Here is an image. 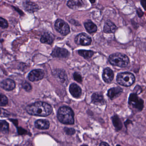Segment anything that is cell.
<instances>
[{
  "mask_svg": "<svg viewBox=\"0 0 146 146\" xmlns=\"http://www.w3.org/2000/svg\"><path fill=\"white\" fill-rule=\"evenodd\" d=\"M116 80L119 85L128 87L135 83V78L134 75L130 72H120L118 74Z\"/></svg>",
  "mask_w": 146,
  "mask_h": 146,
  "instance_id": "277c9868",
  "label": "cell"
},
{
  "mask_svg": "<svg viewBox=\"0 0 146 146\" xmlns=\"http://www.w3.org/2000/svg\"><path fill=\"white\" fill-rule=\"evenodd\" d=\"M81 146H88V145H85V144H84V145H82Z\"/></svg>",
  "mask_w": 146,
  "mask_h": 146,
  "instance_id": "8d00e7d4",
  "label": "cell"
},
{
  "mask_svg": "<svg viewBox=\"0 0 146 146\" xmlns=\"http://www.w3.org/2000/svg\"><path fill=\"white\" fill-rule=\"evenodd\" d=\"M116 146H121V145H120V144H117L116 145Z\"/></svg>",
  "mask_w": 146,
  "mask_h": 146,
  "instance_id": "d590c367",
  "label": "cell"
},
{
  "mask_svg": "<svg viewBox=\"0 0 146 146\" xmlns=\"http://www.w3.org/2000/svg\"><path fill=\"white\" fill-rule=\"evenodd\" d=\"M23 6L25 11L30 13L35 12L39 10L38 5L31 1H25Z\"/></svg>",
  "mask_w": 146,
  "mask_h": 146,
  "instance_id": "9a60e30c",
  "label": "cell"
},
{
  "mask_svg": "<svg viewBox=\"0 0 146 146\" xmlns=\"http://www.w3.org/2000/svg\"><path fill=\"white\" fill-rule=\"evenodd\" d=\"M117 29V26L112 22L108 20L105 22L103 31L106 34H111L115 33Z\"/></svg>",
  "mask_w": 146,
  "mask_h": 146,
  "instance_id": "e0dca14e",
  "label": "cell"
},
{
  "mask_svg": "<svg viewBox=\"0 0 146 146\" xmlns=\"http://www.w3.org/2000/svg\"><path fill=\"white\" fill-rule=\"evenodd\" d=\"M74 112L71 108L68 106L61 107L58 112V119L64 124H73L74 122Z\"/></svg>",
  "mask_w": 146,
  "mask_h": 146,
  "instance_id": "7a4b0ae2",
  "label": "cell"
},
{
  "mask_svg": "<svg viewBox=\"0 0 146 146\" xmlns=\"http://www.w3.org/2000/svg\"><path fill=\"white\" fill-rule=\"evenodd\" d=\"M137 15H138V17L140 18L141 17H142L143 15V12L141 11V9H138V10L137 11Z\"/></svg>",
  "mask_w": 146,
  "mask_h": 146,
  "instance_id": "1f68e13d",
  "label": "cell"
},
{
  "mask_svg": "<svg viewBox=\"0 0 146 146\" xmlns=\"http://www.w3.org/2000/svg\"><path fill=\"white\" fill-rule=\"evenodd\" d=\"M111 120L113 125L116 131H119L122 129L123 127V125L122 121L118 115L114 114L111 117Z\"/></svg>",
  "mask_w": 146,
  "mask_h": 146,
  "instance_id": "2e32d148",
  "label": "cell"
},
{
  "mask_svg": "<svg viewBox=\"0 0 146 146\" xmlns=\"http://www.w3.org/2000/svg\"><path fill=\"white\" fill-rule=\"evenodd\" d=\"M128 103L130 107L138 112L141 111L144 108V101L135 93L130 94Z\"/></svg>",
  "mask_w": 146,
  "mask_h": 146,
  "instance_id": "5b68a950",
  "label": "cell"
},
{
  "mask_svg": "<svg viewBox=\"0 0 146 146\" xmlns=\"http://www.w3.org/2000/svg\"><path fill=\"white\" fill-rule=\"evenodd\" d=\"M35 126L40 129H47L50 126V123L46 119H38L35 123Z\"/></svg>",
  "mask_w": 146,
  "mask_h": 146,
  "instance_id": "ac0fdd59",
  "label": "cell"
},
{
  "mask_svg": "<svg viewBox=\"0 0 146 146\" xmlns=\"http://www.w3.org/2000/svg\"><path fill=\"white\" fill-rule=\"evenodd\" d=\"M84 5V4L83 1L80 0H71L69 1L67 3V6L72 9H76L79 7H82Z\"/></svg>",
  "mask_w": 146,
  "mask_h": 146,
  "instance_id": "d6986e66",
  "label": "cell"
},
{
  "mask_svg": "<svg viewBox=\"0 0 146 146\" xmlns=\"http://www.w3.org/2000/svg\"><path fill=\"white\" fill-rule=\"evenodd\" d=\"M1 86L5 90L11 91L15 88L16 83L13 80L8 78L2 81L1 83Z\"/></svg>",
  "mask_w": 146,
  "mask_h": 146,
  "instance_id": "5bb4252c",
  "label": "cell"
},
{
  "mask_svg": "<svg viewBox=\"0 0 146 146\" xmlns=\"http://www.w3.org/2000/svg\"><path fill=\"white\" fill-rule=\"evenodd\" d=\"M44 71L41 69H36L31 71L28 75V78L31 82H37L44 78Z\"/></svg>",
  "mask_w": 146,
  "mask_h": 146,
  "instance_id": "ba28073f",
  "label": "cell"
},
{
  "mask_svg": "<svg viewBox=\"0 0 146 146\" xmlns=\"http://www.w3.org/2000/svg\"><path fill=\"white\" fill-rule=\"evenodd\" d=\"M129 124H133V121L129 119H128L124 122V125L126 129H128V126Z\"/></svg>",
  "mask_w": 146,
  "mask_h": 146,
  "instance_id": "f546056e",
  "label": "cell"
},
{
  "mask_svg": "<svg viewBox=\"0 0 146 146\" xmlns=\"http://www.w3.org/2000/svg\"><path fill=\"white\" fill-rule=\"evenodd\" d=\"M100 146H110V145L106 142H101L100 143Z\"/></svg>",
  "mask_w": 146,
  "mask_h": 146,
  "instance_id": "836d02e7",
  "label": "cell"
},
{
  "mask_svg": "<svg viewBox=\"0 0 146 146\" xmlns=\"http://www.w3.org/2000/svg\"><path fill=\"white\" fill-rule=\"evenodd\" d=\"M91 102L97 106H103L106 104V101L103 95L98 93H94L91 96Z\"/></svg>",
  "mask_w": 146,
  "mask_h": 146,
  "instance_id": "8fae6325",
  "label": "cell"
},
{
  "mask_svg": "<svg viewBox=\"0 0 146 146\" xmlns=\"http://www.w3.org/2000/svg\"><path fill=\"white\" fill-rule=\"evenodd\" d=\"M142 91L141 87L140 85H137L133 89V93H135L137 95H139L142 92Z\"/></svg>",
  "mask_w": 146,
  "mask_h": 146,
  "instance_id": "f1b7e54d",
  "label": "cell"
},
{
  "mask_svg": "<svg viewBox=\"0 0 146 146\" xmlns=\"http://www.w3.org/2000/svg\"><path fill=\"white\" fill-rule=\"evenodd\" d=\"M114 72L109 67L105 68L103 71L102 77L103 80L106 83H110L114 78Z\"/></svg>",
  "mask_w": 146,
  "mask_h": 146,
  "instance_id": "7c38bea8",
  "label": "cell"
},
{
  "mask_svg": "<svg viewBox=\"0 0 146 146\" xmlns=\"http://www.w3.org/2000/svg\"><path fill=\"white\" fill-rule=\"evenodd\" d=\"M18 132L19 133V134H20V135H23V134H25V133H26V132H27V131H25V130L22 129V128H19V129Z\"/></svg>",
  "mask_w": 146,
  "mask_h": 146,
  "instance_id": "d6a6232c",
  "label": "cell"
},
{
  "mask_svg": "<svg viewBox=\"0 0 146 146\" xmlns=\"http://www.w3.org/2000/svg\"><path fill=\"white\" fill-rule=\"evenodd\" d=\"M26 111L29 114L40 117H46L52 113V108L49 104L37 102L27 106Z\"/></svg>",
  "mask_w": 146,
  "mask_h": 146,
  "instance_id": "6da1fadb",
  "label": "cell"
},
{
  "mask_svg": "<svg viewBox=\"0 0 146 146\" xmlns=\"http://www.w3.org/2000/svg\"><path fill=\"white\" fill-rule=\"evenodd\" d=\"M70 53L65 48L55 47L52 52L51 55L54 58H66L69 56Z\"/></svg>",
  "mask_w": 146,
  "mask_h": 146,
  "instance_id": "9c48e42d",
  "label": "cell"
},
{
  "mask_svg": "<svg viewBox=\"0 0 146 146\" xmlns=\"http://www.w3.org/2000/svg\"><path fill=\"white\" fill-rule=\"evenodd\" d=\"M54 38L51 34L45 33L42 35L40 39V42L42 43L51 45L52 44Z\"/></svg>",
  "mask_w": 146,
  "mask_h": 146,
  "instance_id": "ffe728a7",
  "label": "cell"
},
{
  "mask_svg": "<svg viewBox=\"0 0 146 146\" xmlns=\"http://www.w3.org/2000/svg\"><path fill=\"white\" fill-rule=\"evenodd\" d=\"M55 29L62 35L66 36L70 33V29L67 23L61 19H58L54 25Z\"/></svg>",
  "mask_w": 146,
  "mask_h": 146,
  "instance_id": "8992f818",
  "label": "cell"
},
{
  "mask_svg": "<svg viewBox=\"0 0 146 146\" xmlns=\"http://www.w3.org/2000/svg\"><path fill=\"white\" fill-rule=\"evenodd\" d=\"M69 91L74 98H79L82 95V90L81 88L76 83H72L70 85Z\"/></svg>",
  "mask_w": 146,
  "mask_h": 146,
  "instance_id": "4fadbf2b",
  "label": "cell"
},
{
  "mask_svg": "<svg viewBox=\"0 0 146 146\" xmlns=\"http://www.w3.org/2000/svg\"><path fill=\"white\" fill-rule=\"evenodd\" d=\"M90 2H91L92 4H93V3H94V2H95V1H90Z\"/></svg>",
  "mask_w": 146,
  "mask_h": 146,
  "instance_id": "e575fe53",
  "label": "cell"
},
{
  "mask_svg": "<svg viewBox=\"0 0 146 146\" xmlns=\"http://www.w3.org/2000/svg\"><path fill=\"white\" fill-rule=\"evenodd\" d=\"M22 85L23 88L27 92H30L32 90V86L26 81L23 82Z\"/></svg>",
  "mask_w": 146,
  "mask_h": 146,
  "instance_id": "d4e9b609",
  "label": "cell"
},
{
  "mask_svg": "<svg viewBox=\"0 0 146 146\" xmlns=\"http://www.w3.org/2000/svg\"><path fill=\"white\" fill-rule=\"evenodd\" d=\"M8 100L5 95H1V102L0 105L1 106H5L8 104Z\"/></svg>",
  "mask_w": 146,
  "mask_h": 146,
  "instance_id": "cb8c5ba5",
  "label": "cell"
},
{
  "mask_svg": "<svg viewBox=\"0 0 146 146\" xmlns=\"http://www.w3.org/2000/svg\"><path fill=\"white\" fill-rule=\"evenodd\" d=\"M0 23H1V27L2 29H6L8 27V22L6 19L2 17H1L0 18Z\"/></svg>",
  "mask_w": 146,
  "mask_h": 146,
  "instance_id": "4316f807",
  "label": "cell"
},
{
  "mask_svg": "<svg viewBox=\"0 0 146 146\" xmlns=\"http://www.w3.org/2000/svg\"><path fill=\"white\" fill-rule=\"evenodd\" d=\"M64 131L65 132L69 135H72L76 133V130L73 128L65 127L64 128Z\"/></svg>",
  "mask_w": 146,
  "mask_h": 146,
  "instance_id": "484cf974",
  "label": "cell"
},
{
  "mask_svg": "<svg viewBox=\"0 0 146 146\" xmlns=\"http://www.w3.org/2000/svg\"><path fill=\"white\" fill-rule=\"evenodd\" d=\"M78 54L84 58L89 59L93 56L94 52L91 50H80L78 51Z\"/></svg>",
  "mask_w": 146,
  "mask_h": 146,
  "instance_id": "7402d4cb",
  "label": "cell"
},
{
  "mask_svg": "<svg viewBox=\"0 0 146 146\" xmlns=\"http://www.w3.org/2000/svg\"><path fill=\"white\" fill-rule=\"evenodd\" d=\"M75 42L76 44L78 45L89 46L92 42V39L89 36L85 33H81L75 37Z\"/></svg>",
  "mask_w": 146,
  "mask_h": 146,
  "instance_id": "52a82bcc",
  "label": "cell"
},
{
  "mask_svg": "<svg viewBox=\"0 0 146 146\" xmlns=\"http://www.w3.org/2000/svg\"><path fill=\"white\" fill-rule=\"evenodd\" d=\"M123 92V89L119 87H113L108 90L107 95L111 100L118 97Z\"/></svg>",
  "mask_w": 146,
  "mask_h": 146,
  "instance_id": "30bf717a",
  "label": "cell"
},
{
  "mask_svg": "<svg viewBox=\"0 0 146 146\" xmlns=\"http://www.w3.org/2000/svg\"><path fill=\"white\" fill-rule=\"evenodd\" d=\"M84 25L86 30L90 34L95 33L97 31V26L91 21H88L84 23Z\"/></svg>",
  "mask_w": 146,
  "mask_h": 146,
  "instance_id": "44dd1931",
  "label": "cell"
},
{
  "mask_svg": "<svg viewBox=\"0 0 146 146\" xmlns=\"http://www.w3.org/2000/svg\"><path fill=\"white\" fill-rule=\"evenodd\" d=\"M1 131L3 134H7L9 132V125L5 120H1L0 123Z\"/></svg>",
  "mask_w": 146,
  "mask_h": 146,
  "instance_id": "603a6c76",
  "label": "cell"
},
{
  "mask_svg": "<svg viewBox=\"0 0 146 146\" xmlns=\"http://www.w3.org/2000/svg\"><path fill=\"white\" fill-rule=\"evenodd\" d=\"M141 4L145 11H146V0H143L141 1Z\"/></svg>",
  "mask_w": 146,
  "mask_h": 146,
  "instance_id": "4dcf8cb0",
  "label": "cell"
},
{
  "mask_svg": "<svg viewBox=\"0 0 146 146\" xmlns=\"http://www.w3.org/2000/svg\"><path fill=\"white\" fill-rule=\"evenodd\" d=\"M109 63L113 66L125 67L129 63V59L125 54L120 53H115L111 54L108 58Z\"/></svg>",
  "mask_w": 146,
  "mask_h": 146,
  "instance_id": "3957f363",
  "label": "cell"
},
{
  "mask_svg": "<svg viewBox=\"0 0 146 146\" xmlns=\"http://www.w3.org/2000/svg\"><path fill=\"white\" fill-rule=\"evenodd\" d=\"M73 78H74V80L77 82H78L81 83L82 82V76L78 72H76L74 73Z\"/></svg>",
  "mask_w": 146,
  "mask_h": 146,
  "instance_id": "83f0119b",
  "label": "cell"
}]
</instances>
